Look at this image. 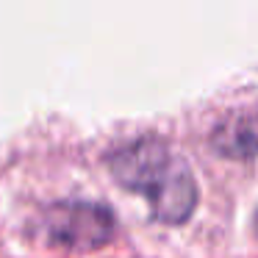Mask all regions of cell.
Listing matches in <instances>:
<instances>
[{
  "label": "cell",
  "instance_id": "obj_1",
  "mask_svg": "<svg viewBox=\"0 0 258 258\" xmlns=\"http://www.w3.org/2000/svg\"><path fill=\"white\" fill-rule=\"evenodd\" d=\"M117 180L147 197L153 214L164 222H183L197 203V186L186 161L167 142L142 136L111 156Z\"/></svg>",
  "mask_w": 258,
  "mask_h": 258
},
{
  "label": "cell",
  "instance_id": "obj_2",
  "mask_svg": "<svg viewBox=\"0 0 258 258\" xmlns=\"http://www.w3.org/2000/svg\"><path fill=\"white\" fill-rule=\"evenodd\" d=\"M47 233L56 244L92 250L111 239L114 217L100 203H58L47 214Z\"/></svg>",
  "mask_w": 258,
  "mask_h": 258
},
{
  "label": "cell",
  "instance_id": "obj_3",
  "mask_svg": "<svg viewBox=\"0 0 258 258\" xmlns=\"http://www.w3.org/2000/svg\"><path fill=\"white\" fill-rule=\"evenodd\" d=\"M217 142L222 145V150L239 153V156L258 153V114H247V117L236 119L230 128H222Z\"/></svg>",
  "mask_w": 258,
  "mask_h": 258
},
{
  "label": "cell",
  "instance_id": "obj_4",
  "mask_svg": "<svg viewBox=\"0 0 258 258\" xmlns=\"http://www.w3.org/2000/svg\"><path fill=\"white\" fill-rule=\"evenodd\" d=\"M255 230H258V214H255Z\"/></svg>",
  "mask_w": 258,
  "mask_h": 258
}]
</instances>
